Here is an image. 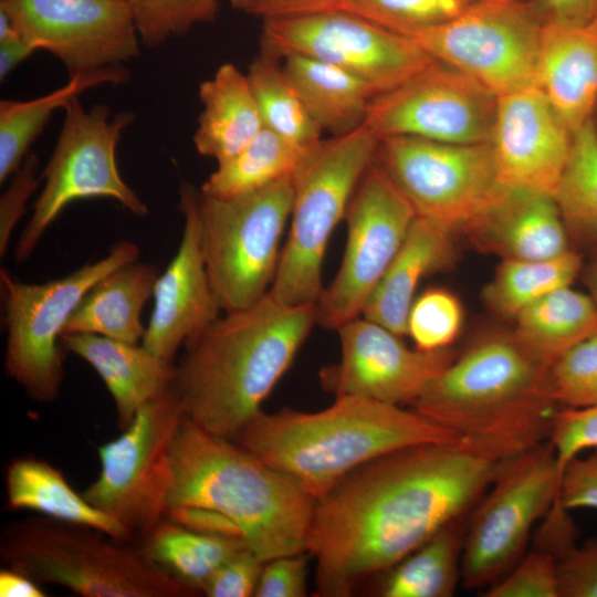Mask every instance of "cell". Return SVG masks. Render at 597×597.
<instances>
[{
    "label": "cell",
    "mask_w": 597,
    "mask_h": 597,
    "mask_svg": "<svg viewBox=\"0 0 597 597\" xmlns=\"http://www.w3.org/2000/svg\"><path fill=\"white\" fill-rule=\"evenodd\" d=\"M501 462L462 440L405 447L352 471L316 501L306 552L318 596H349L461 520Z\"/></svg>",
    "instance_id": "6da1fadb"
},
{
    "label": "cell",
    "mask_w": 597,
    "mask_h": 597,
    "mask_svg": "<svg viewBox=\"0 0 597 597\" xmlns=\"http://www.w3.org/2000/svg\"><path fill=\"white\" fill-rule=\"evenodd\" d=\"M226 313L185 344L172 388L187 418L231 440L291 366L316 324V304L289 306L268 292Z\"/></svg>",
    "instance_id": "7a4b0ae2"
},
{
    "label": "cell",
    "mask_w": 597,
    "mask_h": 597,
    "mask_svg": "<svg viewBox=\"0 0 597 597\" xmlns=\"http://www.w3.org/2000/svg\"><path fill=\"white\" fill-rule=\"evenodd\" d=\"M548 370L513 333L490 334L454 357L412 406L502 462L548 441L559 408Z\"/></svg>",
    "instance_id": "3957f363"
},
{
    "label": "cell",
    "mask_w": 597,
    "mask_h": 597,
    "mask_svg": "<svg viewBox=\"0 0 597 597\" xmlns=\"http://www.w3.org/2000/svg\"><path fill=\"white\" fill-rule=\"evenodd\" d=\"M315 504L294 476L184 419L170 453L167 510L199 507L224 515L265 563L306 552Z\"/></svg>",
    "instance_id": "277c9868"
},
{
    "label": "cell",
    "mask_w": 597,
    "mask_h": 597,
    "mask_svg": "<svg viewBox=\"0 0 597 597\" xmlns=\"http://www.w3.org/2000/svg\"><path fill=\"white\" fill-rule=\"evenodd\" d=\"M231 440L297 479L317 501L352 471L380 455L460 438L415 409L343 396L316 412L261 410Z\"/></svg>",
    "instance_id": "5b68a950"
},
{
    "label": "cell",
    "mask_w": 597,
    "mask_h": 597,
    "mask_svg": "<svg viewBox=\"0 0 597 597\" xmlns=\"http://www.w3.org/2000/svg\"><path fill=\"white\" fill-rule=\"evenodd\" d=\"M101 531L31 517L8 524L0 556L38 583L83 597H186L198 593L149 559L140 547Z\"/></svg>",
    "instance_id": "8992f818"
},
{
    "label": "cell",
    "mask_w": 597,
    "mask_h": 597,
    "mask_svg": "<svg viewBox=\"0 0 597 597\" xmlns=\"http://www.w3.org/2000/svg\"><path fill=\"white\" fill-rule=\"evenodd\" d=\"M379 139L364 125L321 139L292 174L290 231L269 292L289 306L316 304L328 240L375 159Z\"/></svg>",
    "instance_id": "52a82bcc"
},
{
    "label": "cell",
    "mask_w": 597,
    "mask_h": 597,
    "mask_svg": "<svg viewBox=\"0 0 597 597\" xmlns=\"http://www.w3.org/2000/svg\"><path fill=\"white\" fill-rule=\"evenodd\" d=\"M293 197L292 175L234 197L199 192L202 252L222 311L245 308L269 292Z\"/></svg>",
    "instance_id": "ba28073f"
},
{
    "label": "cell",
    "mask_w": 597,
    "mask_h": 597,
    "mask_svg": "<svg viewBox=\"0 0 597 597\" xmlns=\"http://www.w3.org/2000/svg\"><path fill=\"white\" fill-rule=\"evenodd\" d=\"M139 247L121 241L101 260L43 283H25L0 270L7 341L3 369L39 402L55 400L64 379L57 343L83 296L101 279L137 261Z\"/></svg>",
    "instance_id": "9c48e42d"
},
{
    "label": "cell",
    "mask_w": 597,
    "mask_h": 597,
    "mask_svg": "<svg viewBox=\"0 0 597 597\" xmlns=\"http://www.w3.org/2000/svg\"><path fill=\"white\" fill-rule=\"evenodd\" d=\"M64 109L62 129L42 171L43 189L15 244L18 262L32 254L48 228L73 201L111 198L135 216L148 213L147 205L123 180L116 164L117 144L134 114L125 111L111 116L103 104L86 109L78 97Z\"/></svg>",
    "instance_id": "30bf717a"
},
{
    "label": "cell",
    "mask_w": 597,
    "mask_h": 597,
    "mask_svg": "<svg viewBox=\"0 0 597 597\" xmlns=\"http://www.w3.org/2000/svg\"><path fill=\"white\" fill-rule=\"evenodd\" d=\"M185 418L171 387L140 408L118 438L97 449L100 473L82 494L133 537H145L166 516L170 453Z\"/></svg>",
    "instance_id": "8fae6325"
},
{
    "label": "cell",
    "mask_w": 597,
    "mask_h": 597,
    "mask_svg": "<svg viewBox=\"0 0 597 597\" xmlns=\"http://www.w3.org/2000/svg\"><path fill=\"white\" fill-rule=\"evenodd\" d=\"M561 478L548 441L500 463L464 535L465 588H488L522 557L533 527L557 502Z\"/></svg>",
    "instance_id": "7c38bea8"
},
{
    "label": "cell",
    "mask_w": 597,
    "mask_h": 597,
    "mask_svg": "<svg viewBox=\"0 0 597 597\" xmlns=\"http://www.w3.org/2000/svg\"><path fill=\"white\" fill-rule=\"evenodd\" d=\"M375 161L419 217L453 229L481 218L509 192L484 144H449L411 136L379 139Z\"/></svg>",
    "instance_id": "4fadbf2b"
},
{
    "label": "cell",
    "mask_w": 597,
    "mask_h": 597,
    "mask_svg": "<svg viewBox=\"0 0 597 597\" xmlns=\"http://www.w3.org/2000/svg\"><path fill=\"white\" fill-rule=\"evenodd\" d=\"M543 25L532 1L479 0L411 39L436 61L500 96L536 86Z\"/></svg>",
    "instance_id": "5bb4252c"
},
{
    "label": "cell",
    "mask_w": 597,
    "mask_h": 597,
    "mask_svg": "<svg viewBox=\"0 0 597 597\" xmlns=\"http://www.w3.org/2000/svg\"><path fill=\"white\" fill-rule=\"evenodd\" d=\"M261 46V53L274 59L301 54L334 65L365 83L375 96L436 61L411 38L342 9L264 19Z\"/></svg>",
    "instance_id": "9a60e30c"
},
{
    "label": "cell",
    "mask_w": 597,
    "mask_h": 597,
    "mask_svg": "<svg viewBox=\"0 0 597 597\" xmlns=\"http://www.w3.org/2000/svg\"><path fill=\"white\" fill-rule=\"evenodd\" d=\"M416 217L409 201L374 159L346 209V248L335 277L316 303L317 325L337 331L362 316Z\"/></svg>",
    "instance_id": "2e32d148"
},
{
    "label": "cell",
    "mask_w": 597,
    "mask_h": 597,
    "mask_svg": "<svg viewBox=\"0 0 597 597\" xmlns=\"http://www.w3.org/2000/svg\"><path fill=\"white\" fill-rule=\"evenodd\" d=\"M498 96L434 61L397 87L375 96L365 126L378 138L411 136L449 144L489 143Z\"/></svg>",
    "instance_id": "e0dca14e"
},
{
    "label": "cell",
    "mask_w": 597,
    "mask_h": 597,
    "mask_svg": "<svg viewBox=\"0 0 597 597\" xmlns=\"http://www.w3.org/2000/svg\"><path fill=\"white\" fill-rule=\"evenodd\" d=\"M39 48L70 76L123 65L138 55V33L127 0H0Z\"/></svg>",
    "instance_id": "ac0fdd59"
},
{
    "label": "cell",
    "mask_w": 597,
    "mask_h": 597,
    "mask_svg": "<svg viewBox=\"0 0 597 597\" xmlns=\"http://www.w3.org/2000/svg\"><path fill=\"white\" fill-rule=\"evenodd\" d=\"M341 358L320 370V384L334 397L413 404L426 386L455 357L448 348L410 349L401 336L358 316L337 329Z\"/></svg>",
    "instance_id": "d6986e66"
},
{
    "label": "cell",
    "mask_w": 597,
    "mask_h": 597,
    "mask_svg": "<svg viewBox=\"0 0 597 597\" xmlns=\"http://www.w3.org/2000/svg\"><path fill=\"white\" fill-rule=\"evenodd\" d=\"M572 135L536 86L498 96L489 144L501 184L553 196Z\"/></svg>",
    "instance_id": "ffe728a7"
},
{
    "label": "cell",
    "mask_w": 597,
    "mask_h": 597,
    "mask_svg": "<svg viewBox=\"0 0 597 597\" xmlns=\"http://www.w3.org/2000/svg\"><path fill=\"white\" fill-rule=\"evenodd\" d=\"M199 192L180 188L184 231L177 253L156 281L154 308L142 345L174 362L181 346L196 338L219 316L221 307L206 269L198 217Z\"/></svg>",
    "instance_id": "44dd1931"
},
{
    "label": "cell",
    "mask_w": 597,
    "mask_h": 597,
    "mask_svg": "<svg viewBox=\"0 0 597 597\" xmlns=\"http://www.w3.org/2000/svg\"><path fill=\"white\" fill-rule=\"evenodd\" d=\"M536 87L573 134L597 105V28L544 22Z\"/></svg>",
    "instance_id": "7402d4cb"
},
{
    "label": "cell",
    "mask_w": 597,
    "mask_h": 597,
    "mask_svg": "<svg viewBox=\"0 0 597 597\" xmlns=\"http://www.w3.org/2000/svg\"><path fill=\"white\" fill-rule=\"evenodd\" d=\"M463 230L480 251L501 260H543L570 249L559 209L547 193L509 190Z\"/></svg>",
    "instance_id": "603a6c76"
},
{
    "label": "cell",
    "mask_w": 597,
    "mask_h": 597,
    "mask_svg": "<svg viewBox=\"0 0 597 597\" xmlns=\"http://www.w3.org/2000/svg\"><path fill=\"white\" fill-rule=\"evenodd\" d=\"M61 344L90 364L104 381L122 430L140 408L172 387L176 364L150 353L142 343L92 333H64Z\"/></svg>",
    "instance_id": "cb8c5ba5"
},
{
    "label": "cell",
    "mask_w": 597,
    "mask_h": 597,
    "mask_svg": "<svg viewBox=\"0 0 597 597\" xmlns=\"http://www.w3.org/2000/svg\"><path fill=\"white\" fill-rule=\"evenodd\" d=\"M453 232L443 223L417 216L362 316L398 336L407 335V317L420 281L453 260Z\"/></svg>",
    "instance_id": "d4e9b609"
},
{
    "label": "cell",
    "mask_w": 597,
    "mask_h": 597,
    "mask_svg": "<svg viewBox=\"0 0 597 597\" xmlns=\"http://www.w3.org/2000/svg\"><path fill=\"white\" fill-rule=\"evenodd\" d=\"M202 112L193 134L196 150L218 164L243 149L263 128L247 74L224 63L199 85Z\"/></svg>",
    "instance_id": "484cf974"
},
{
    "label": "cell",
    "mask_w": 597,
    "mask_h": 597,
    "mask_svg": "<svg viewBox=\"0 0 597 597\" xmlns=\"http://www.w3.org/2000/svg\"><path fill=\"white\" fill-rule=\"evenodd\" d=\"M158 269L134 261L108 273L83 296L64 333H92L142 343L146 332L142 311L153 296Z\"/></svg>",
    "instance_id": "4316f807"
},
{
    "label": "cell",
    "mask_w": 597,
    "mask_h": 597,
    "mask_svg": "<svg viewBox=\"0 0 597 597\" xmlns=\"http://www.w3.org/2000/svg\"><path fill=\"white\" fill-rule=\"evenodd\" d=\"M7 505L29 510L56 521L87 526L116 540L128 542L133 535L116 520L93 506L78 494L63 473L46 461L33 457L12 460L4 475Z\"/></svg>",
    "instance_id": "83f0119b"
},
{
    "label": "cell",
    "mask_w": 597,
    "mask_h": 597,
    "mask_svg": "<svg viewBox=\"0 0 597 597\" xmlns=\"http://www.w3.org/2000/svg\"><path fill=\"white\" fill-rule=\"evenodd\" d=\"M282 69L313 119L333 136L364 126L374 92L349 73L301 54L282 57Z\"/></svg>",
    "instance_id": "f1b7e54d"
},
{
    "label": "cell",
    "mask_w": 597,
    "mask_h": 597,
    "mask_svg": "<svg viewBox=\"0 0 597 597\" xmlns=\"http://www.w3.org/2000/svg\"><path fill=\"white\" fill-rule=\"evenodd\" d=\"M124 65L76 73L63 86L29 101H0V182L12 176L27 158L30 146L57 108H65L85 91L127 82Z\"/></svg>",
    "instance_id": "f546056e"
},
{
    "label": "cell",
    "mask_w": 597,
    "mask_h": 597,
    "mask_svg": "<svg viewBox=\"0 0 597 597\" xmlns=\"http://www.w3.org/2000/svg\"><path fill=\"white\" fill-rule=\"evenodd\" d=\"M515 337L551 364L564 352L597 334V308L588 293L559 289L525 307L515 317Z\"/></svg>",
    "instance_id": "4dcf8cb0"
},
{
    "label": "cell",
    "mask_w": 597,
    "mask_h": 597,
    "mask_svg": "<svg viewBox=\"0 0 597 597\" xmlns=\"http://www.w3.org/2000/svg\"><path fill=\"white\" fill-rule=\"evenodd\" d=\"M244 547L240 538L196 532L165 517L143 537L140 548L156 565L202 593L216 570Z\"/></svg>",
    "instance_id": "1f68e13d"
},
{
    "label": "cell",
    "mask_w": 597,
    "mask_h": 597,
    "mask_svg": "<svg viewBox=\"0 0 597 597\" xmlns=\"http://www.w3.org/2000/svg\"><path fill=\"white\" fill-rule=\"evenodd\" d=\"M464 535L455 521L389 568L384 597H449L462 578Z\"/></svg>",
    "instance_id": "d6a6232c"
},
{
    "label": "cell",
    "mask_w": 597,
    "mask_h": 597,
    "mask_svg": "<svg viewBox=\"0 0 597 597\" xmlns=\"http://www.w3.org/2000/svg\"><path fill=\"white\" fill-rule=\"evenodd\" d=\"M308 149L263 127L243 149L218 164L200 192L228 198L260 189L292 175Z\"/></svg>",
    "instance_id": "836d02e7"
},
{
    "label": "cell",
    "mask_w": 597,
    "mask_h": 597,
    "mask_svg": "<svg viewBox=\"0 0 597 597\" xmlns=\"http://www.w3.org/2000/svg\"><path fill=\"white\" fill-rule=\"evenodd\" d=\"M580 271L582 259L572 249L543 260H502L483 290V298L496 314L515 320L525 307L570 286Z\"/></svg>",
    "instance_id": "e575fe53"
},
{
    "label": "cell",
    "mask_w": 597,
    "mask_h": 597,
    "mask_svg": "<svg viewBox=\"0 0 597 597\" xmlns=\"http://www.w3.org/2000/svg\"><path fill=\"white\" fill-rule=\"evenodd\" d=\"M553 197L569 239L597 249V127L593 119L573 133Z\"/></svg>",
    "instance_id": "d590c367"
},
{
    "label": "cell",
    "mask_w": 597,
    "mask_h": 597,
    "mask_svg": "<svg viewBox=\"0 0 597 597\" xmlns=\"http://www.w3.org/2000/svg\"><path fill=\"white\" fill-rule=\"evenodd\" d=\"M247 75L264 128L302 148H311L322 139L323 130L287 80L277 59L261 53Z\"/></svg>",
    "instance_id": "8d00e7d4"
},
{
    "label": "cell",
    "mask_w": 597,
    "mask_h": 597,
    "mask_svg": "<svg viewBox=\"0 0 597 597\" xmlns=\"http://www.w3.org/2000/svg\"><path fill=\"white\" fill-rule=\"evenodd\" d=\"M476 1L479 0H344L342 10L411 38L454 19Z\"/></svg>",
    "instance_id": "74e56055"
},
{
    "label": "cell",
    "mask_w": 597,
    "mask_h": 597,
    "mask_svg": "<svg viewBox=\"0 0 597 597\" xmlns=\"http://www.w3.org/2000/svg\"><path fill=\"white\" fill-rule=\"evenodd\" d=\"M139 39L156 48L187 34L199 23L212 22L218 0H127Z\"/></svg>",
    "instance_id": "f35d334b"
},
{
    "label": "cell",
    "mask_w": 597,
    "mask_h": 597,
    "mask_svg": "<svg viewBox=\"0 0 597 597\" xmlns=\"http://www.w3.org/2000/svg\"><path fill=\"white\" fill-rule=\"evenodd\" d=\"M462 320V306L454 294L443 289H428L410 306L407 335L419 350L446 349L457 338Z\"/></svg>",
    "instance_id": "ab89813d"
},
{
    "label": "cell",
    "mask_w": 597,
    "mask_h": 597,
    "mask_svg": "<svg viewBox=\"0 0 597 597\" xmlns=\"http://www.w3.org/2000/svg\"><path fill=\"white\" fill-rule=\"evenodd\" d=\"M549 387L559 408L597 404V334L577 343L549 366Z\"/></svg>",
    "instance_id": "60d3db41"
},
{
    "label": "cell",
    "mask_w": 597,
    "mask_h": 597,
    "mask_svg": "<svg viewBox=\"0 0 597 597\" xmlns=\"http://www.w3.org/2000/svg\"><path fill=\"white\" fill-rule=\"evenodd\" d=\"M484 593L485 597H561L558 557L537 544Z\"/></svg>",
    "instance_id": "b9f144b4"
},
{
    "label": "cell",
    "mask_w": 597,
    "mask_h": 597,
    "mask_svg": "<svg viewBox=\"0 0 597 597\" xmlns=\"http://www.w3.org/2000/svg\"><path fill=\"white\" fill-rule=\"evenodd\" d=\"M548 442L561 475L583 451L597 450V404L585 408H558L552 420Z\"/></svg>",
    "instance_id": "7bdbcfd3"
},
{
    "label": "cell",
    "mask_w": 597,
    "mask_h": 597,
    "mask_svg": "<svg viewBox=\"0 0 597 597\" xmlns=\"http://www.w3.org/2000/svg\"><path fill=\"white\" fill-rule=\"evenodd\" d=\"M557 557L561 597H597V540L573 542Z\"/></svg>",
    "instance_id": "ee69618b"
},
{
    "label": "cell",
    "mask_w": 597,
    "mask_h": 597,
    "mask_svg": "<svg viewBox=\"0 0 597 597\" xmlns=\"http://www.w3.org/2000/svg\"><path fill=\"white\" fill-rule=\"evenodd\" d=\"M264 562L248 547L222 564L206 584L208 597L254 596Z\"/></svg>",
    "instance_id": "f6af8a7d"
},
{
    "label": "cell",
    "mask_w": 597,
    "mask_h": 597,
    "mask_svg": "<svg viewBox=\"0 0 597 597\" xmlns=\"http://www.w3.org/2000/svg\"><path fill=\"white\" fill-rule=\"evenodd\" d=\"M39 159L34 154L27 156L0 198V255L8 250L12 231L25 211V206L39 186Z\"/></svg>",
    "instance_id": "bcb514c9"
},
{
    "label": "cell",
    "mask_w": 597,
    "mask_h": 597,
    "mask_svg": "<svg viewBox=\"0 0 597 597\" xmlns=\"http://www.w3.org/2000/svg\"><path fill=\"white\" fill-rule=\"evenodd\" d=\"M307 561L302 554L285 555L264 563L255 597L306 596Z\"/></svg>",
    "instance_id": "7dc6e473"
},
{
    "label": "cell",
    "mask_w": 597,
    "mask_h": 597,
    "mask_svg": "<svg viewBox=\"0 0 597 597\" xmlns=\"http://www.w3.org/2000/svg\"><path fill=\"white\" fill-rule=\"evenodd\" d=\"M556 504L566 511L597 510V450L587 457L574 458L565 467Z\"/></svg>",
    "instance_id": "c3c4849f"
},
{
    "label": "cell",
    "mask_w": 597,
    "mask_h": 597,
    "mask_svg": "<svg viewBox=\"0 0 597 597\" xmlns=\"http://www.w3.org/2000/svg\"><path fill=\"white\" fill-rule=\"evenodd\" d=\"M36 50L38 45L20 30L11 17L0 12V80L3 81Z\"/></svg>",
    "instance_id": "681fc988"
},
{
    "label": "cell",
    "mask_w": 597,
    "mask_h": 597,
    "mask_svg": "<svg viewBox=\"0 0 597 597\" xmlns=\"http://www.w3.org/2000/svg\"><path fill=\"white\" fill-rule=\"evenodd\" d=\"M344 0H254L250 14L264 19L308 15L342 9Z\"/></svg>",
    "instance_id": "f907efd6"
},
{
    "label": "cell",
    "mask_w": 597,
    "mask_h": 597,
    "mask_svg": "<svg viewBox=\"0 0 597 597\" xmlns=\"http://www.w3.org/2000/svg\"><path fill=\"white\" fill-rule=\"evenodd\" d=\"M532 3L544 22L584 25L597 14V0H532Z\"/></svg>",
    "instance_id": "816d5d0a"
},
{
    "label": "cell",
    "mask_w": 597,
    "mask_h": 597,
    "mask_svg": "<svg viewBox=\"0 0 597 597\" xmlns=\"http://www.w3.org/2000/svg\"><path fill=\"white\" fill-rule=\"evenodd\" d=\"M1 597H44L45 591L36 580L10 567L0 570Z\"/></svg>",
    "instance_id": "f5cc1de1"
},
{
    "label": "cell",
    "mask_w": 597,
    "mask_h": 597,
    "mask_svg": "<svg viewBox=\"0 0 597 597\" xmlns=\"http://www.w3.org/2000/svg\"><path fill=\"white\" fill-rule=\"evenodd\" d=\"M585 283L588 289V295L591 297L597 308V249L585 270Z\"/></svg>",
    "instance_id": "db71d44e"
},
{
    "label": "cell",
    "mask_w": 597,
    "mask_h": 597,
    "mask_svg": "<svg viewBox=\"0 0 597 597\" xmlns=\"http://www.w3.org/2000/svg\"><path fill=\"white\" fill-rule=\"evenodd\" d=\"M228 1L234 9L249 13L254 0H228Z\"/></svg>",
    "instance_id": "11a10c76"
},
{
    "label": "cell",
    "mask_w": 597,
    "mask_h": 597,
    "mask_svg": "<svg viewBox=\"0 0 597 597\" xmlns=\"http://www.w3.org/2000/svg\"><path fill=\"white\" fill-rule=\"evenodd\" d=\"M590 23H593L597 28V14Z\"/></svg>",
    "instance_id": "9f6ffc18"
}]
</instances>
